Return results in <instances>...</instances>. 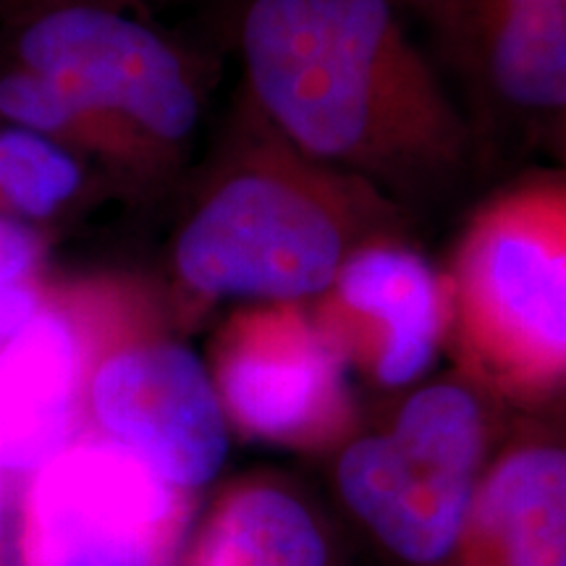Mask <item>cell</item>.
<instances>
[{"instance_id":"obj_14","label":"cell","mask_w":566,"mask_h":566,"mask_svg":"<svg viewBox=\"0 0 566 566\" xmlns=\"http://www.w3.org/2000/svg\"><path fill=\"white\" fill-rule=\"evenodd\" d=\"M80 187V168L30 129L0 132V189L27 216L42 218Z\"/></svg>"},{"instance_id":"obj_7","label":"cell","mask_w":566,"mask_h":566,"mask_svg":"<svg viewBox=\"0 0 566 566\" xmlns=\"http://www.w3.org/2000/svg\"><path fill=\"white\" fill-rule=\"evenodd\" d=\"M349 359L313 310L258 302L233 317L218 352V396L229 422L260 441L317 449L352 422Z\"/></svg>"},{"instance_id":"obj_10","label":"cell","mask_w":566,"mask_h":566,"mask_svg":"<svg viewBox=\"0 0 566 566\" xmlns=\"http://www.w3.org/2000/svg\"><path fill=\"white\" fill-rule=\"evenodd\" d=\"M407 17L483 108L566 105V6H424Z\"/></svg>"},{"instance_id":"obj_3","label":"cell","mask_w":566,"mask_h":566,"mask_svg":"<svg viewBox=\"0 0 566 566\" xmlns=\"http://www.w3.org/2000/svg\"><path fill=\"white\" fill-rule=\"evenodd\" d=\"M449 331L488 384L566 375V184L530 179L480 205L449 279Z\"/></svg>"},{"instance_id":"obj_2","label":"cell","mask_w":566,"mask_h":566,"mask_svg":"<svg viewBox=\"0 0 566 566\" xmlns=\"http://www.w3.org/2000/svg\"><path fill=\"white\" fill-rule=\"evenodd\" d=\"M386 202L273 134L265 158L226 179L184 226L176 271L205 296L321 300L352 252L386 237Z\"/></svg>"},{"instance_id":"obj_17","label":"cell","mask_w":566,"mask_h":566,"mask_svg":"<svg viewBox=\"0 0 566 566\" xmlns=\"http://www.w3.org/2000/svg\"><path fill=\"white\" fill-rule=\"evenodd\" d=\"M38 315V294L32 289L21 283L0 286V346L13 342Z\"/></svg>"},{"instance_id":"obj_5","label":"cell","mask_w":566,"mask_h":566,"mask_svg":"<svg viewBox=\"0 0 566 566\" xmlns=\"http://www.w3.org/2000/svg\"><path fill=\"white\" fill-rule=\"evenodd\" d=\"M19 53L27 71L59 90L74 118L113 113L166 145L187 139L200 118L179 53L105 0L40 9L21 32Z\"/></svg>"},{"instance_id":"obj_18","label":"cell","mask_w":566,"mask_h":566,"mask_svg":"<svg viewBox=\"0 0 566 566\" xmlns=\"http://www.w3.org/2000/svg\"><path fill=\"white\" fill-rule=\"evenodd\" d=\"M401 13H409L424 6H525V9H541V6H566V0H394Z\"/></svg>"},{"instance_id":"obj_6","label":"cell","mask_w":566,"mask_h":566,"mask_svg":"<svg viewBox=\"0 0 566 566\" xmlns=\"http://www.w3.org/2000/svg\"><path fill=\"white\" fill-rule=\"evenodd\" d=\"M181 493L124 446H66L42 464L27 504L32 566H168Z\"/></svg>"},{"instance_id":"obj_4","label":"cell","mask_w":566,"mask_h":566,"mask_svg":"<svg viewBox=\"0 0 566 566\" xmlns=\"http://www.w3.org/2000/svg\"><path fill=\"white\" fill-rule=\"evenodd\" d=\"M485 470V412L462 384L407 396L386 433L349 441L336 491L354 520L409 566H449Z\"/></svg>"},{"instance_id":"obj_15","label":"cell","mask_w":566,"mask_h":566,"mask_svg":"<svg viewBox=\"0 0 566 566\" xmlns=\"http://www.w3.org/2000/svg\"><path fill=\"white\" fill-rule=\"evenodd\" d=\"M0 113L30 132H53L74 122V113L59 90L32 71H21L0 82Z\"/></svg>"},{"instance_id":"obj_11","label":"cell","mask_w":566,"mask_h":566,"mask_svg":"<svg viewBox=\"0 0 566 566\" xmlns=\"http://www.w3.org/2000/svg\"><path fill=\"white\" fill-rule=\"evenodd\" d=\"M449 566H566V449L520 446L485 464Z\"/></svg>"},{"instance_id":"obj_8","label":"cell","mask_w":566,"mask_h":566,"mask_svg":"<svg viewBox=\"0 0 566 566\" xmlns=\"http://www.w3.org/2000/svg\"><path fill=\"white\" fill-rule=\"evenodd\" d=\"M90 405L108 441L179 493L208 485L229 459V417L216 380L181 344L113 352L92 378Z\"/></svg>"},{"instance_id":"obj_1","label":"cell","mask_w":566,"mask_h":566,"mask_svg":"<svg viewBox=\"0 0 566 566\" xmlns=\"http://www.w3.org/2000/svg\"><path fill=\"white\" fill-rule=\"evenodd\" d=\"M239 48L254 103L304 160L388 202L464 181L475 134L394 0H244Z\"/></svg>"},{"instance_id":"obj_16","label":"cell","mask_w":566,"mask_h":566,"mask_svg":"<svg viewBox=\"0 0 566 566\" xmlns=\"http://www.w3.org/2000/svg\"><path fill=\"white\" fill-rule=\"evenodd\" d=\"M34 258H38V239L30 229L0 218V286L19 283L21 275L30 271Z\"/></svg>"},{"instance_id":"obj_13","label":"cell","mask_w":566,"mask_h":566,"mask_svg":"<svg viewBox=\"0 0 566 566\" xmlns=\"http://www.w3.org/2000/svg\"><path fill=\"white\" fill-rule=\"evenodd\" d=\"M195 566H331V541L294 488L247 480L212 512Z\"/></svg>"},{"instance_id":"obj_9","label":"cell","mask_w":566,"mask_h":566,"mask_svg":"<svg viewBox=\"0 0 566 566\" xmlns=\"http://www.w3.org/2000/svg\"><path fill=\"white\" fill-rule=\"evenodd\" d=\"M315 315L349 363L384 388H407L433 365L449 331V292L433 265L391 239L349 254Z\"/></svg>"},{"instance_id":"obj_12","label":"cell","mask_w":566,"mask_h":566,"mask_svg":"<svg viewBox=\"0 0 566 566\" xmlns=\"http://www.w3.org/2000/svg\"><path fill=\"white\" fill-rule=\"evenodd\" d=\"M80 349L59 315L40 313L0 349V470H40L66 449Z\"/></svg>"}]
</instances>
